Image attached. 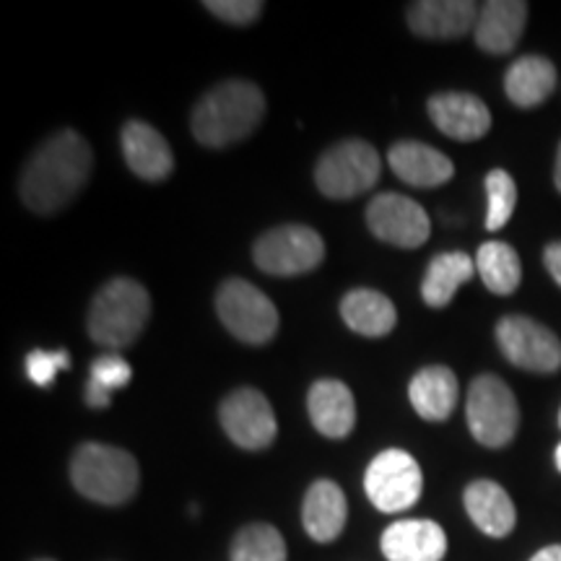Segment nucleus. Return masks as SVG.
<instances>
[{
    "mask_svg": "<svg viewBox=\"0 0 561 561\" xmlns=\"http://www.w3.org/2000/svg\"><path fill=\"white\" fill-rule=\"evenodd\" d=\"M123 157L128 161L130 172L146 182L167 180L174 170V157L170 144L157 128L144 121L125 123L121 133Z\"/></svg>",
    "mask_w": 561,
    "mask_h": 561,
    "instance_id": "15",
    "label": "nucleus"
},
{
    "mask_svg": "<svg viewBox=\"0 0 561 561\" xmlns=\"http://www.w3.org/2000/svg\"><path fill=\"white\" fill-rule=\"evenodd\" d=\"M231 561H286L284 536L268 523H252L231 541Z\"/></svg>",
    "mask_w": 561,
    "mask_h": 561,
    "instance_id": "27",
    "label": "nucleus"
},
{
    "mask_svg": "<svg viewBox=\"0 0 561 561\" xmlns=\"http://www.w3.org/2000/svg\"><path fill=\"white\" fill-rule=\"evenodd\" d=\"M341 318L364 339H382L398 322L396 305L375 289H351L341 301Z\"/></svg>",
    "mask_w": 561,
    "mask_h": 561,
    "instance_id": "24",
    "label": "nucleus"
},
{
    "mask_svg": "<svg viewBox=\"0 0 561 561\" xmlns=\"http://www.w3.org/2000/svg\"><path fill=\"white\" fill-rule=\"evenodd\" d=\"M151 314V297L138 280L112 278L91 299L87 331L91 341L107 348H125L144 333Z\"/></svg>",
    "mask_w": 561,
    "mask_h": 561,
    "instance_id": "4",
    "label": "nucleus"
},
{
    "mask_svg": "<svg viewBox=\"0 0 561 561\" xmlns=\"http://www.w3.org/2000/svg\"><path fill=\"white\" fill-rule=\"evenodd\" d=\"M543 263L546 271L551 273V278L561 286V242H551L549 248L543 250Z\"/></svg>",
    "mask_w": 561,
    "mask_h": 561,
    "instance_id": "32",
    "label": "nucleus"
},
{
    "mask_svg": "<svg viewBox=\"0 0 561 561\" xmlns=\"http://www.w3.org/2000/svg\"><path fill=\"white\" fill-rule=\"evenodd\" d=\"M203 5L231 26H248L263 13V3L257 0H206Z\"/></svg>",
    "mask_w": 561,
    "mask_h": 561,
    "instance_id": "31",
    "label": "nucleus"
},
{
    "mask_svg": "<svg viewBox=\"0 0 561 561\" xmlns=\"http://www.w3.org/2000/svg\"><path fill=\"white\" fill-rule=\"evenodd\" d=\"M557 87V68L549 58L541 55H525L512 62L507 76H504V91L510 102L517 107L530 110L549 100Z\"/></svg>",
    "mask_w": 561,
    "mask_h": 561,
    "instance_id": "23",
    "label": "nucleus"
},
{
    "mask_svg": "<svg viewBox=\"0 0 561 561\" xmlns=\"http://www.w3.org/2000/svg\"><path fill=\"white\" fill-rule=\"evenodd\" d=\"M216 312L224 328L250 346H265L278 333V310L244 278H229L216 294Z\"/></svg>",
    "mask_w": 561,
    "mask_h": 561,
    "instance_id": "7",
    "label": "nucleus"
},
{
    "mask_svg": "<svg viewBox=\"0 0 561 561\" xmlns=\"http://www.w3.org/2000/svg\"><path fill=\"white\" fill-rule=\"evenodd\" d=\"M430 117L437 128L453 140H479L491 128V112L476 94L468 91H445L430 100Z\"/></svg>",
    "mask_w": 561,
    "mask_h": 561,
    "instance_id": "13",
    "label": "nucleus"
},
{
    "mask_svg": "<svg viewBox=\"0 0 561 561\" xmlns=\"http://www.w3.org/2000/svg\"><path fill=\"white\" fill-rule=\"evenodd\" d=\"M479 5L471 0H419L409 5V26L424 39H460L476 30Z\"/></svg>",
    "mask_w": 561,
    "mask_h": 561,
    "instance_id": "14",
    "label": "nucleus"
},
{
    "mask_svg": "<svg viewBox=\"0 0 561 561\" xmlns=\"http://www.w3.org/2000/svg\"><path fill=\"white\" fill-rule=\"evenodd\" d=\"M476 273V261L466 252H442L434 257L421 280V297L430 307H447L466 280Z\"/></svg>",
    "mask_w": 561,
    "mask_h": 561,
    "instance_id": "25",
    "label": "nucleus"
},
{
    "mask_svg": "<svg viewBox=\"0 0 561 561\" xmlns=\"http://www.w3.org/2000/svg\"><path fill=\"white\" fill-rule=\"evenodd\" d=\"M559 426H561V411H559Z\"/></svg>",
    "mask_w": 561,
    "mask_h": 561,
    "instance_id": "37",
    "label": "nucleus"
},
{
    "mask_svg": "<svg viewBox=\"0 0 561 561\" xmlns=\"http://www.w3.org/2000/svg\"><path fill=\"white\" fill-rule=\"evenodd\" d=\"M219 421L227 437L242 450H265L278 432L268 398L252 388L231 390L219 405Z\"/></svg>",
    "mask_w": 561,
    "mask_h": 561,
    "instance_id": "10",
    "label": "nucleus"
},
{
    "mask_svg": "<svg viewBox=\"0 0 561 561\" xmlns=\"http://www.w3.org/2000/svg\"><path fill=\"white\" fill-rule=\"evenodd\" d=\"M483 185H486V229L500 231L515 214L517 185L504 170H491Z\"/></svg>",
    "mask_w": 561,
    "mask_h": 561,
    "instance_id": "28",
    "label": "nucleus"
},
{
    "mask_svg": "<svg viewBox=\"0 0 561 561\" xmlns=\"http://www.w3.org/2000/svg\"><path fill=\"white\" fill-rule=\"evenodd\" d=\"M388 561H442L447 536L434 520H398L380 538Z\"/></svg>",
    "mask_w": 561,
    "mask_h": 561,
    "instance_id": "17",
    "label": "nucleus"
},
{
    "mask_svg": "<svg viewBox=\"0 0 561 561\" xmlns=\"http://www.w3.org/2000/svg\"><path fill=\"white\" fill-rule=\"evenodd\" d=\"M87 403L91 409H107L110 405V392L96 382H87Z\"/></svg>",
    "mask_w": 561,
    "mask_h": 561,
    "instance_id": "33",
    "label": "nucleus"
},
{
    "mask_svg": "<svg viewBox=\"0 0 561 561\" xmlns=\"http://www.w3.org/2000/svg\"><path fill=\"white\" fill-rule=\"evenodd\" d=\"M496 343L515 367L528 371H557L561 367V343L541 322L510 314L496 325Z\"/></svg>",
    "mask_w": 561,
    "mask_h": 561,
    "instance_id": "11",
    "label": "nucleus"
},
{
    "mask_svg": "<svg viewBox=\"0 0 561 561\" xmlns=\"http://www.w3.org/2000/svg\"><path fill=\"white\" fill-rule=\"evenodd\" d=\"M388 164L396 178L411 187H439L455 174L450 157L421 140H398L388 151Z\"/></svg>",
    "mask_w": 561,
    "mask_h": 561,
    "instance_id": "16",
    "label": "nucleus"
},
{
    "mask_svg": "<svg viewBox=\"0 0 561 561\" xmlns=\"http://www.w3.org/2000/svg\"><path fill=\"white\" fill-rule=\"evenodd\" d=\"M466 419L476 442L483 447H504L515 439L520 426V409L515 392L496 375H481L471 382L466 403Z\"/></svg>",
    "mask_w": 561,
    "mask_h": 561,
    "instance_id": "6",
    "label": "nucleus"
},
{
    "mask_svg": "<svg viewBox=\"0 0 561 561\" xmlns=\"http://www.w3.org/2000/svg\"><path fill=\"white\" fill-rule=\"evenodd\" d=\"M307 411L312 426L322 437L343 439L354 432L356 403L348 385L339 380H318L307 392Z\"/></svg>",
    "mask_w": 561,
    "mask_h": 561,
    "instance_id": "20",
    "label": "nucleus"
},
{
    "mask_svg": "<svg viewBox=\"0 0 561 561\" xmlns=\"http://www.w3.org/2000/svg\"><path fill=\"white\" fill-rule=\"evenodd\" d=\"M476 271H479L483 286L491 294H500V297L515 294L523 278L520 255L507 242L481 244L479 255H476Z\"/></svg>",
    "mask_w": 561,
    "mask_h": 561,
    "instance_id": "26",
    "label": "nucleus"
},
{
    "mask_svg": "<svg viewBox=\"0 0 561 561\" xmlns=\"http://www.w3.org/2000/svg\"><path fill=\"white\" fill-rule=\"evenodd\" d=\"M91 382L102 385L104 390L112 392V390H123L125 385L133 380V369L130 364L123 359L121 354H102L96 356L94 362H91Z\"/></svg>",
    "mask_w": 561,
    "mask_h": 561,
    "instance_id": "29",
    "label": "nucleus"
},
{
    "mask_svg": "<svg viewBox=\"0 0 561 561\" xmlns=\"http://www.w3.org/2000/svg\"><path fill=\"white\" fill-rule=\"evenodd\" d=\"M348 520V502L335 481L320 479L307 489L301 504V523L312 541L331 543L341 536Z\"/></svg>",
    "mask_w": 561,
    "mask_h": 561,
    "instance_id": "19",
    "label": "nucleus"
},
{
    "mask_svg": "<svg viewBox=\"0 0 561 561\" xmlns=\"http://www.w3.org/2000/svg\"><path fill=\"white\" fill-rule=\"evenodd\" d=\"M530 561H561V546H546Z\"/></svg>",
    "mask_w": 561,
    "mask_h": 561,
    "instance_id": "34",
    "label": "nucleus"
},
{
    "mask_svg": "<svg viewBox=\"0 0 561 561\" xmlns=\"http://www.w3.org/2000/svg\"><path fill=\"white\" fill-rule=\"evenodd\" d=\"M424 476L413 455L405 450H385L369 462L364 491L380 512H403L419 502Z\"/></svg>",
    "mask_w": 561,
    "mask_h": 561,
    "instance_id": "9",
    "label": "nucleus"
},
{
    "mask_svg": "<svg viewBox=\"0 0 561 561\" xmlns=\"http://www.w3.org/2000/svg\"><path fill=\"white\" fill-rule=\"evenodd\" d=\"M462 502H466L468 515L476 523V528L486 533L491 538H504L515 530L517 512L515 504H512L510 494L504 491L500 483L481 479L473 481L471 486L462 494Z\"/></svg>",
    "mask_w": 561,
    "mask_h": 561,
    "instance_id": "21",
    "label": "nucleus"
},
{
    "mask_svg": "<svg viewBox=\"0 0 561 561\" xmlns=\"http://www.w3.org/2000/svg\"><path fill=\"white\" fill-rule=\"evenodd\" d=\"M94 157L76 130L55 133L32 153L21 172V201L39 216L58 214L83 191Z\"/></svg>",
    "mask_w": 561,
    "mask_h": 561,
    "instance_id": "1",
    "label": "nucleus"
},
{
    "mask_svg": "<svg viewBox=\"0 0 561 561\" xmlns=\"http://www.w3.org/2000/svg\"><path fill=\"white\" fill-rule=\"evenodd\" d=\"M367 227L380 242L416 250L430 240L432 221L416 201L398 193H382L369 203Z\"/></svg>",
    "mask_w": 561,
    "mask_h": 561,
    "instance_id": "12",
    "label": "nucleus"
},
{
    "mask_svg": "<svg viewBox=\"0 0 561 561\" xmlns=\"http://www.w3.org/2000/svg\"><path fill=\"white\" fill-rule=\"evenodd\" d=\"M458 377L447 367H424L413 375L409 385V398L413 411L426 421H445L453 416L458 405Z\"/></svg>",
    "mask_w": 561,
    "mask_h": 561,
    "instance_id": "22",
    "label": "nucleus"
},
{
    "mask_svg": "<svg viewBox=\"0 0 561 561\" xmlns=\"http://www.w3.org/2000/svg\"><path fill=\"white\" fill-rule=\"evenodd\" d=\"M255 265L271 276H301L325 261V242L312 227L286 224L265 231L252 248Z\"/></svg>",
    "mask_w": 561,
    "mask_h": 561,
    "instance_id": "8",
    "label": "nucleus"
},
{
    "mask_svg": "<svg viewBox=\"0 0 561 561\" xmlns=\"http://www.w3.org/2000/svg\"><path fill=\"white\" fill-rule=\"evenodd\" d=\"M528 21V3L523 0H491L479 9L476 19V45L483 53L504 55L517 45Z\"/></svg>",
    "mask_w": 561,
    "mask_h": 561,
    "instance_id": "18",
    "label": "nucleus"
},
{
    "mask_svg": "<svg viewBox=\"0 0 561 561\" xmlns=\"http://www.w3.org/2000/svg\"><path fill=\"white\" fill-rule=\"evenodd\" d=\"M265 94L252 81L231 79L208 91L195 104L191 128L198 144L208 149H227L250 138L263 123Z\"/></svg>",
    "mask_w": 561,
    "mask_h": 561,
    "instance_id": "2",
    "label": "nucleus"
},
{
    "mask_svg": "<svg viewBox=\"0 0 561 561\" xmlns=\"http://www.w3.org/2000/svg\"><path fill=\"white\" fill-rule=\"evenodd\" d=\"M382 159L367 140H341L318 159L314 185L333 201H348L371 191L380 180Z\"/></svg>",
    "mask_w": 561,
    "mask_h": 561,
    "instance_id": "5",
    "label": "nucleus"
},
{
    "mask_svg": "<svg viewBox=\"0 0 561 561\" xmlns=\"http://www.w3.org/2000/svg\"><path fill=\"white\" fill-rule=\"evenodd\" d=\"M62 369H70L68 351H32L26 356V377L39 388H50L55 382V375Z\"/></svg>",
    "mask_w": 561,
    "mask_h": 561,
    "instance_id": "30",
    "label": "nucleus"
},
{
    "mask_svg": "<svg viewBox=\"0 0 561 561\" xmlns=\"http://www.w3.org/2000/svg\"><path fill=\"white\" fill-rule=\"evenodd\" d=\"M553 182H557V191L561 193V144L557 153V167H553Z\"/></svg>",
    "mask_w": 561,
    "mask_h": 561,
    "instance_id": "35",
    "label": "nucleus"
},
{
    "mask_svg": "<svg viewBox=\"0 0 561 561\" xmlns=\"http://www.w3.org/2000/svg\"><path fill=\"white\" fill-rule=\"evenodd\" d=\"M39 561H53V559H39Z\"/></svg>",
    "mask_w": 561,
    "mask_h": 561,
    "instance_id": "38",
    "label": "nucleus"
},
{
    "mask_svg": "<svg viewBox=\"0 0 561 561\" xmlns=\"http://www.w3.org/2000/svg\"><path fill=\"white\" fill-rule=\"evenodd\" d=\"M70 481L87 500L117 507L136 496L140 471L136 458L123 447L87 442L70 458Z\"/></svg>",
    "mask_w": 561,
    "mask_h": 561,
    "instance_id": "3",
    "label": "nucleus"
},
{
    "mask_svg": "<svg viewBox=\"0 0 561 561\" xmlns=\"http://www.w3.org/2000/svg\"><path fill=\"white\" fill-rule=\"evenodd\" d=\"M557 468L561 471V445L557 447Z\"/></svg>",
    "mask_w": 561,
    "mask_h": 561,
    "instance_id": "36",
    "label": "nucleus"
}]
</instances>
